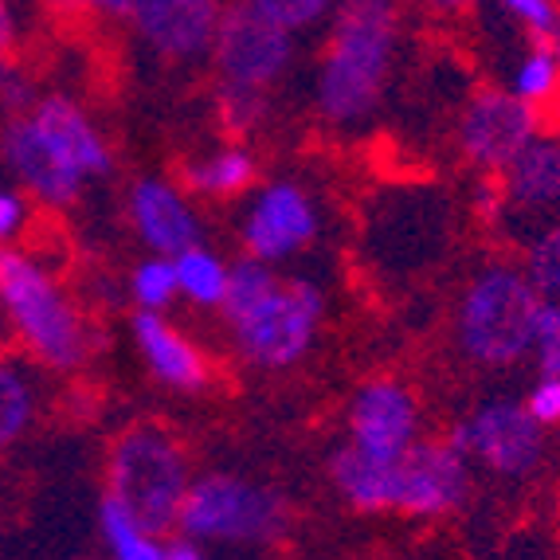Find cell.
<instances>
[{
    "label": "cell",
    "mask_w": 560,
    "mask_h": 560,
    "mask_svg": "<svg viewBox=\"0 0 560 560\" xmlns=\"http://www.w3.org/2000/svg\"><path fill=\"white\" fill-rule=\"evenodd\" d=\"M329 318V294L314 275L259 259H232L220 326L228 353L262 376L294 373L318 349Z\"/></svg>",
    "instance_id": "cell-1"
},
{
    "label": "cell",
    "mask_w": 560,
    "mask_h": 560,
    "mask_svg": "<svg viewBox=\"0 0 560 560\" xmlns=\"http://www.w3.org/2000/svg\"><path fill=\"white\" fill-rule=\"evenodd\" d=\"M400 51L396 0H337L314 71V114L329 133L353 138L373 126L396 83Z\"/></svg>",
    "instance_id": "cell-2"
},
{
    "label": "cell",
    "mask_w": 560,
    "mask_h": 560,
    "mask_svg": "<svg viewBox=\"0 0 560 560\" xmlns=\"http://www.w3.org/2000/svg\"><path fill=\"white\" fill-rule=\"evenodd\" d=\"M326 482L353 514L443 522L470 502L475 467L447 435H423L396 458H373L337 443L326 455Z\"/></svg>",
    "instance_id": "cell-3"
},
{
    "label": "cell",
    "mask_w": 560,
    "mask_h": 560,
    "mask_svg": "<svg viewBox=\"0 0 560 560\" xmlns=\"http://www.w3.org/2000/svg\"><path fill=\"white\" fill-rule=\"evenodd\" d=\"M0 165L36 208L67 212L114 173V145L71 94H39L28 114L0 121Z\"/></svg>",
    "instance_id": "cell-4"
},
{
    "label": "cell",
    "mask_w": 560,
    "mask_h": 560,
    "mask_svg": "<svg viewBox=\"0 0 560 560\" xmlns=\"http://www.w3.org/2000/svg\"><path fill=\"white\" fill-rule=\"evenodd\" d=\"M0 329L47 376H79L103 349L91 306L28 243L0 247Z\"/></svg>",
    "instance_id": "cell-5"
},
{
    "label": "cell",
    "mask_w": 560,
    "mask_h": 560,
    "mask_svg": "<svg viewBox=\"0 0 560 560\" xmlns=\"http://www.w3.org/2000/svg\"><path fill=\"white\" fill-rule=\"evenodd\" d=\"M541 294L533 290L522 259L486 255L458 282L451 302V349L475 373H514L529 364L533 326Z\"/></svg>",
    "instance_id": "cell-6"
},
{
    "label": "cell",
    "mask_w": 560,
    "mask_h": 560,
    "mask_svg": "<svg viewBox=\"0 0 560 560\" xmlns=\"http://www.w3.org/2000/svg\"><path fill=\"white\" fill-rule=\"evenodd\" d=\"M290 525L294 505L282 486L243 470L212 467L197 470L173 533L200 541L205 549L267 552L287 541Z\"/></svg>",
    "instance_id": "cell-7"
},
{
    "label": "cell",
    "mask_w": 560,
    "mask_h": 560,
    "mask_svg": "<svg viewBox=\"0 0 560 560\" xmlns=\"http://www.w3.org/2000/svg\"><path fill=\"white\" fill-rule=\"evenodd\" d=\"M192 478H197L192 451L161 420H133L114 431L106 443L103 494L118 498L161 537L177 529L180 502Z\"/></svg>",
    "instance_id": "cell-8"
},
{
    "label": "cell",
    "mask_w": 560,
    "mask_h": 560,
    "mask_svg": "<svg viewBox=\"0 0 560 560\" xmlns=\"http://www.w3.org/2000/svg\"><path fill=\"white\" fill-rule=\"evenodd\" d=\"M443 435L470 458L475 475L502 486H533L552 467V431L533 420L522 396H482Z\"/></svg>",
    "instance_id": "cell-9"
},
{
    "label": "cell",
    "mask_w": 560,
    "mask_h": 560,
    "mask_svg": "<svg viewBox=\"0 0 560 560\" xmlns=\"http://www.w3.org/2000/svg\"><path fill=\"white\" fill-rule=\"evenodd\" d=\"M326 235L322 197L299 177H271L243 197L235 215V247L247 259L290 267Z\"/></svg>",
    "instance_id": "cell-10"
},
{
    "label": "cell",
    "mask_w": 560,
    "mask_h": 560,
    "mask_svg": "<svg viewBox=\"0 0 560 560\" xmlns=\"http://www.w3.org/2000/svg\"><path fill=\"white\" fill-rule=\"evenodd\" d=\"M208 59H212L215 86L271 94L275 98L282 79L294 71L299 36L275 28L271 20L255 16L243 4H232V9L220 12V28H215Z\"/></svg>",
    "instance_id": "cell-11"
},
{
    "label": "cell",
    "mask_w": 560,
    "mask_h": 560,
    "mask_svg": "<svg viewBox=\"0 0 560 560\" xmlns=\"http://www.w3.org/2000/svg\"><path fill=\"white\" fill-rule=\"evenodd\" d=\"M341 431L349 447L373 458H396L428 435L423 396L396 373H373L357 384L341 411Z\"/></svg>",
    "instance_id": "cell-12"
},
{
    "label": "cell",
    "mask_w": 560,
    "mask_h": 560,
    "mask_svg": "<svg viewBox=\"0 0 560 560\" xmlns=\"http://www.w3.org/2000/svg\"><path fill=\"white\" fill-rule=\"evenodd\" d=\"M552 130L541 114L525 106L505 86H478L455 114V153L478 177H498L522 153L533 133Z\"/></svg>",
    "instance_id": "cell-13"
},
{
    "label": "cell",
    "mask_w": 560,
    "mask_h": 560,
    "mask_svg": "<svg viewBox=\"0 0 560 560\" xmlns=\"http://www.w3.org/2000/svg\"><path fill=\"white\" fill-rule=\"evenodd\" d=\"M498 185L505 200L498 235L522 252L533 232L560 220V133H533L522 153L498 173Z\"/></svg>",
    "instance_id": "cell-14"
},
{
    "label": "cell",
    "mask_w": 560,
    "mask_h": 560,
    "mask_svg": "<svg viewBox=\"0 0 560 560\" xmlns=\"http://www.w3.org/2000/svg\"><path fill=\"white\" fill-rule=\"evenodd\" d=\"M130 341L138 353L141 369L158 388L173 396H205L220 381V364L200 346L185 326L168 318V314H130Z\"/></svg>",
    "instance_id": "cell-15"
},
{
    "label": "cell",
    "mask_w": 560,
    "mask_h": 560,
    "mask_svg": "<svg viewBox=\"0 0 560 560\" xmlns=\"http://www.w3.org/2000/svg\"><path fill=\"white\" fill-rule=\"evenodd\" d=\"M126 220L145 255H180L205 243L200 200L177 177H138L126 192Z\"/></svg>",
    "instance_id": "cell-16"
},
{
    "label": "cell",
    "mask_w": 560,
    "mask_h": 560,
    "mask_svg": "<svg viewBox=\"0 0 560 560\" xmlns=\"http://www.w3.org/2000/svg\"><path fill=\"white\" fill-rule=\"evenodd\" d=\"M215 0H133L130 24L153 56L168 63H197L212 51L220 28Z\"/></svg>",
    "instance_id": "cell-17"
},
{
    "label": "cell",
    "mask_w": 560,
    "mask_h": 560,
    "mask_svg": "<svg viewBox=\"0 0 560 560\" xmlns=\"http://www.w3.org/2000/svg\"><path fill=\"white\" fill-rule=\"evenodd\" d=\"M177 180L197 200L228 205V200H243L259 185V158H255L252 145H243L240 138L215 141L208 150L180 161Z\"/></svg>",
    "instance_id": "cell-18"
},
{
    "label": "cell",
    "mask_w": 560,
    "mask_h": 560,
    "mask_svg": "<svg viewBox=\"0 0 560 560\" xmlns=\"http://www.w3.org/2000/svg\"><path fill=\"white\" fill-rule=\"evenodd\" d=\"M44 376L28 357L0 353V458L36 431L47 404Z\"/></svg>",
    "instance_id": "cell-19"
},
{
    "label": "cell",
    "mask_w": 560,
    "mask_h": 560,
    "mask_svg": "<svg viewBox=\"0 0 560 560\" xmlns=\"http://www.w3.org/2000/svg\"><path fill=\"white\" fill-rule=\"evenodd\" d=\"M505 91L522 98L525 106L541 114L545 121H560V59L552 51L549 36H533L529 44L517 51L505 75Z\"/></svg>",
    "instance_id": "cell-20"
},
{
    "label": "cell",
    "mask_w": 560,
    "mask_h": 560,
    "mask_svg": "<svg viewBox=\"0 0 560 560\" xmlns=\"http://www.w3.org/2000/svg\"><path fill=\"white\" fill-rule=\"evenodd\" d=\"M173 267H177V290L180 302H188L200 314H220L228 299V287H232V259L220 255L212 243H192L180 255H173Z\"/></svg>",
    "instance_id": "cell-21"
},
{
    "label": "cell",
    "mask_w": 560,
    "mask_h": 560,
    "mask_svg": "<svg viewBox=\"0 0 560 560\" xmlns=\"http://www.w3.org/2000/svg\"><path fill=\"white\" fill-rule=\"evenodd\" d=\"M98 533H103L110 560H165L161 533H153L133 510H126L110 494H103V502H98Z\"/></svg>",
    "instance_id": "cell-22"
},
{
    "label": "cell",
    "mask_w": 560,
    "mask_h": 560,
    "mask_svg": "<svg viewBox=\"0 0 560 560\" xmlns=\"http://www.w3.org/2000/svg\"><path fill=\"white\" fill-rule=\"evenodd\" d=\"M126 294H130L133 310L145 314H168L180 302L177 290V267L168 255H145L130 267L126 275Z\"/></svg>",
    "instance_id": "cell-23"
},
{
    "label": "cell",
    "mask_w": 560,
    "mask_h": 560,
    "mask_svg": "<svg viewBox=\"0 0 560 560\" xmlns=\"http://www.w3.org/2000/svg\"><path fill=\"white\" fill-rule=\"evenodd\" d=\"M522 267L545 302H560V220H552L525 240Z\"/></svg>",
    "instance_id": "cell-24"
},
{
    "label": "cell",
    "mask_w": 560,
    "mask_h": 560,
    "mask_svg": "<svg viewBox=\"0 0 560 560\" xmlns=\"http://www.w3.org/2000/svg\"><path fill=\"white\" fill-rule=\"evenodd\" d=\"M240 4L252 9L255 16L271 20L275 28L290 32V36H306V32L322 28L337 9V0H240Z\"/></svg>",
    "instance_id": "cell-25"
},
{
    "label": "cell",
    "mask_w": 560,
    "mask_h": 560,
    "mask_svg": "<svg viewBox=\"0 0 560 560\" xmlns=\"http://www.w3.org/2000/svg\"><path fill=\"white\" fill-rule=\"evenodd\" d=\"M529 364L537 376H560V302L541 299L537 326H533Z\"/></svg>",
    "instance_id": "cell-26"
},
{
    "label": "cell",
    "mask_w": 560,
    "mask_h": 560,
    "mask_svg": "<svg viewBox=\"0 0 560 560\" xmlns=\"http://www.w3.org/2000/svg\"><path fill=\"white\" fill-rule=\"evenodd\" d=\"M32 224H36V200L16 180H0V247L24 243Z\"/></svg>",
    "instance_id": "cell-27"
},
{
    "label": "cell",
    "mask_w": 560,
    "mask_h": 560,
    "mask_svg": "<svg viewBox=\"0 0 560 560\" xmlns=\"http://www.w3.org/2000/svg\"><path fill=\"white\" fill-rule=\"evenodd\" d=\"M39 103V86L28 75V67H20L12 56L0 59V121L20 118Z\"/></svg>",
    "instance_id": "cell-28"
},
{
    "label": "cell",
    "mask_w": 560,
    "mask_h": 560,
    "mask_svg": "<svg viewBox=\"0 0 560 560\" xmlns=\"http://www.w3.org/2000/svg\"><path fill=\"white\" fill-rule=\"evenodd\" d=\"M494 4L529 36H549L560 20V0H494Z\"/></svg>",
    "instance_id": "cell-29"
},
{
    "label": "cell",
    "mask_w": 560,
    "mask_h": 560,
    "mask_svg": "<svg viewBox=\"0 0 560 560\" xmlns=\"http://www.w3.org/2000/svg\"><path fill=\"white\" fill-rule=\"evenodd\" d=\"M522 400L545 431H560V376L533 373V384L522 393Z\"/></svg>",
    "instance_id": "cell-30"
},
{
    "label": "cell",
    "mask_w": 560,
    "mask_h": 560,
    "mask_svg": "<svg viewBox=\"0 0 560 560\" xmlns=\"http://www.w3.org/2000/svg\"><path fill=\"white\" fill-rule=\"evenodd\" d=\"M502 212H505V200H502V185H498V177H478L475 192H470V215H475L482 228H494L498 232Z\"/></svg>",
    "instance_id": "cell-31"
},
{
    "label": "cell",
    "mask_w": 560,
    "mask_h": 560,
    "mask_svg": "<svg viewBox=\"0 0 560 560\" xmlns=\"http://www.w3.org/2000/svg\"><path fill=\"white\" fill-rule=\"evenodd\" d=\"M67 9H79L86 16H98V20H126L133 9V0H59Z\"/></svg>",
    "instance_id": "cell-32"
},
{
    "label": "cell",
    "mask_w": 560,
    "mask_h": 560,
    "mask_svg": "<svg viewBox=\"0 0 560 560\" xmlns=\"http://www.w3.org/2000/svg\"><path fill=\"white\" fill-rule=\"evenodd\" d=\"M20 47V20L16 9H12V0H0V59L4 56H16Z\"/></svg>",
    "instance_id": "cell-33"
},
{
    "label": "cell",
    "mask_w": 560,
    "mask_h": 560,
    "mask_svg": "<svg viewBox=\"0 0 560 560\" xmlns=\"http://www.w3.org/2000/svg\"><path fill=\"white\" fill-rule=\"evenodd\" d=\"M165 560H212L208 557V549L200 541H188V537H173V541H165Z\"/></svg>",
    "instance_id": "cell-34"
},
{
    "label": "cell",
    "mask_w": 560,
    "mask_h": 560,
    "mask_svg": "<svg viewBox=\"0 0 560 560\" xmlns=\"http://www.w3.org/2000/svg\"><path fill=\"white\" fill-rule=\"evenodd\" d=\"M435 12H447V16H455V12H467L475 0H428Z\"/></svg>",
    "instance_id": "cell-35"
},
{
    "label": "cell",
    "mask_w": 560,
    "mask_h": 560,
    "mask_svg": "<svg viewBox=\"0 0 560 560\" xmlns=\"http://www.w3.org/2000/svg\"><path fill=\"white\" fill-rule=\"evenodd\" d=\"M549 44H552V51H557V59H560V20H557V28L549 32Z\"/></svg>",
    "instance_id": "cell-36"
},
{
    "label": "cell",
    "mask_w": 560,
    "mask_h": 560,
    "mask_svg": "<svg viewBox=\"0 0 560 560\" xmlns=\"http://www.w3.org/2000/svg\"><path fill=\"white\" fill-rule=\"evenodd\" d=\"M557 522H560V478H557Z\"/></svg>",
    "instance_id": "cell-37"
},
{
    "label": "cell",
    "mask_w": 560,
    "mask_h": 560,
    "mask_svg": "<svg viewBox=\"0 0 560 560\" xmlns=\"http://www.w3.org/2000/svg\"><path fill=\"white\" fill-rule=\"evenodd\" d=\"M4 341H9V337H4V329H0V346H4ZM0 353H4V349H0Z\"/></svg>",
    "instance_id": "cell-38"
}]
</instances>
